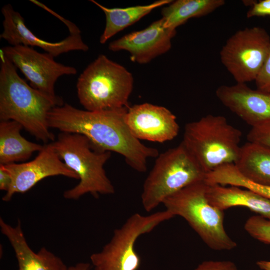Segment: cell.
<instances>
[{
  "instance_id": "27",
  "label": "cell",
  "mask_w": 270,
  "mask_h": 270,
  "mask_svg": "<svg viewBox=\"0 0 270 270\" xmlns=\"http://www.w3.org/2000/svg\"><path fill=\"white\" fill-rule=\"evenodd\" d=\"M194 270H238L236 264L230 261H204Z\"/></svg>"
},
{
  "instance_id": "18",
  "label": "cell",
  "mask_w": 270,
  "mask_h": 270,
  "mask_svg": "<svg viewBox=\"0 0 270 270\" xmlns=\"http://www.w3.org/2000/svg\"><path fill=\"white\" fill-rule=\"evenodd\" d=\"M23 128L13 120H0V164H8L24 161L36 152H40L44 146L28 141L20 134Z\"/></svg>"
},
{
  "instance_id": "4",
  "label": "cell",
  "mask_w": 270,
  "mask_h": 270,
  "mask_svg": "<svg viewBox=\"0 0 270 270\" xmlns=\"http://www.w3.org/2000/svg\"><path fill=\"white\" fill-rule=\"evenodd\" d=\"M51 143L60 159L80 180L76 186L64 192V198L78 200L88 193L94 196L114 193V186L104 169L111 152L95 149L87 138L76 133L61 132Z\"/></svg>"
},
{
  "instance_id": "8",
  "label": "cell",
  "mask_w": 270,
  "mask_h": 270,
  "mask_svg": "<svg viewBox=\"0 0 270 270\" xmlns=\"http://www.w3.org/2000/svg\"><path fill=\"white\" fill-rule=\"evenodd\" d=\"M174 216L166 210L148 216L136 213L130 216L114 230L111 240L102 250L90 256L94 270H138L140 264L135 250L138 238Z\"/></svg>"
},
{
  "instance_id": "3",
  "label": "cell",
  "mask_w": 270,
  "mask_h": 270,
  "mask_svg": "<svg viewBox=\"0 0 270 270\" xmlns=\"http://www.w3.org/2000/svg\"><path fill=\"white\" fill-rule=\"evenodd\" d=\"M242 136L224 116L208 114L186 124L181 143L206 174L236 163Z\"/></svg>"
},
{
  "instance_id": "14",
  "label": "cell",
  "mask_w": 270,
  "mask_h": 270,
  "mask_svg": "<svg viewBox=\"0 0 270 270\" xmlns=\"http://www.w3.org/2000/svg\"><path fill=\"white\" fill-rule=\"evenodd\" d=\"M176 30L164 26V19L154 22L144 29L128 34L108 44L112 52L126 50L134 62L145 64L168 52Z\"/></svg>"
},
{
  "instance_id": "2",
  "label": "cell",
  "mask_w": 270,
  "mask_h": 270,
  "mask_svg": "<svg viewBox=\"0 0 270 270\" xmlns=\"http://www.w3.org/2000/svg\"><path fill=\"white\" fill-rule=\"evenodd\" d=\"M16 68L0 50V120H13L37 140H54L50 130L49 112L64 104L60 96L52 97L28 84Z\"/></svg>"
},
{
  "instance_id": "5",
  "label": "cell",
  "mask_w": 270,
  "mask_h": 270,
  "mask_svg": "<svg viewBox=\"0 0 270 270\" xmlns=\"http://www.w3.org/2000/svg\"><path fill=\"white\" fill-rule=\"evenodd\" d=\"M133 86L132 74L102 54L79 76L77 94L80 104L87 110L128 108Z\"/></svg>"
},
{
  "instance_id": "23",
  "label": "cell",
  "mask_w": 270,
  "mask_h": 270,
  "mask_svg": "<svg viewBox=\"0 0 270 270\" xmlns=\"http://www.w3.org/2000/svg\"><path fill=\"white\" fill-rule=\"evenodd\" d=\"M244 230L254 238L270 244V220L260 216H254L246 221Z\"/></svg>"
},
{
  "instance_id": "15",
  "label": "cell",
  "mask_w": 270,
  "mask_h": 270,
  "mask_svg": "<svg viewBox=\"0 0 270 270\" xmlns=\"http://www.w3.org/2000/svg\"><path fill=\"white\" fill-rule=\"evenodd\" d=\"M220 102L252 127L270 122V94L246 84L222 85L216 91Z\"/></svg>"
},
{
  "instance_id": "26",
  "label": "cell",
  "mask_w": 270,
  "mask_h": 270,
  "mask_svg": "<svg viewBox=\"0 0 270 270\" xmlns=\"http://www.w3.org/2000/svg\"><path fill=\"white\" fill-rule=\"evenodd\" d=\"M246 3L250 6L246 13L248 18L254 16L270 17V0H260L258 2L248 0Z\"/></svg>"
},
{
  "instance_id": "9",
  "label": "cell",
  "mask_w": 270,
  "mask_h": 270,
  "mask_svg": "<svg viewBox=\"0 0 270 270\" xmlns=\"http://www.w3.org/2000/svg\"><path fill=\"white\" fill-rule=\"evenodd\" d=\"M270 48V36L262 28L254 26L237 31L220 52L222 64L236 83L255 80Z\"/></svg>"
},
{
  "instance_id": "16",
  "label": "cell",
  "mask_w": 270,
  "mask_h": 270,
  "mask_svg": "<svg viewBox=\"0 0 270 270\" xmlns=\"http://www.w3.org/2000/svg\"><path fill=\"white\" fill-rule=\"evenodd\" d=\"M2 233L10 243L17 259L18 270H68L58 256L45 248L36 252L28 246L18 220L15 226L0 219Z\"/></svg>"
},
{
  "instance_id": "20",
  "label": "cell",
  "mask_w": 270,
  "mask_h": 270,
  "mask_svg": "<svg viewBox=\"0 0 270 270\" xmlns=\"http://www.w3.org/2000/svg\"><path fill=\"white\" fill-rule=\"evenodd\" d=\"M171 0H159L152 4L136 6L125 8H108L94 0L90 2L96 4L104 12L106 25L102 34L100 42L106 43L110 38L125 28L134 24L147 15L153 10L170 3Z\"/></svg>"
},
{
  "instance_id": "12",
  "label": "cell",
  "mask_w": 270,
  "mask_h": 270,
  "mask_svg": "<svg viewBox=\"0 0 270 270\" xmlns=\"http://www.w3.org/2000/svg\"><path fill=\"white\" fill-rule=\"evenodd\" d=\"M126 122L137 139L162 143L175 138L180 126L176 116L167 108L144 103L130 106Z\"/></svg>"
},
{
  "instance_id": "6",
  "label": "cell",
  "mask_w": 270,
  "mask_h": 270,
  "mask_svg": "<svg viewBox=\"0 0 270 270\" xmlns=\"http://www.w3.org/2000/svg\"><path fill=\"white\" fill-rule=\"evenodd\" d=\"M204 180L191 184L166 198L162 204L174 216L183 218L211 249L230 250L236 242L224 227V212L212 205L206 198Z\"/></svg>"
},
{
  "instance_id": "7",
  "label": "cell",
  "mask_w": 270,
  "mask_h": 270,
  "mask_svg": "<svg viewBox=\"0 0 270 270\" xmlns=\"http://www.w3.org/2000/svg\"><path fill=\"white\" fill-rule=\"evenodd\" d=\"M206 176L182 143L159 154L144 183L141 194L144 208L151 212L169 196L204 180Z\"/></svg>"
},
{
  "instance_id": "29",
  "label": "cell",
  "mask_w": 270,
  "mask_h": 270,
  "mask_svg": "<svg viewBox=\"0 0 270 270\" xmlns=\"http://www.w3.org/2000/svg\"><path fill=\"white\" fill-rule=\"evenodd\" d=\"M68 270H92V266L89 263L79 262L68 267Z\"/></svg>"
},
{
  "instance_id": "13",
  "label": "cell",
  "mask_w": 270,
  "mask_h": 270,
  "mask_svg": "<svg viewBox=\"0 0 270 270\" xmlns=\"http://www.w3.org/2000/svg\"><path fill=\"white\" fill-rule=\"evenodd\" d=\"M4 20V30L0 34L10 46L23 45L42 49L54 58L74 50L86 52L88 46L82 40L80 32H70V35L58 42H49L39 38L27 27L23 17L10 4L2 8Z\"/></svg>"
},
{
  "instance_id": "11",
  "label": "cell",
  "mask_w": 270,
  "mask_h": 270,
  "mask_svg": "<svg viewBox=\"0 0 270 270\" xmlns=\"http://www.w3.org/2000/svg\"><path fill=\"white\" fill-rule=\"evenodd\" d=\"M4 166L12 177L10 186L2 198L5 202L10 200L15 194L26 192L48 176L60 175L79 180L76 172L60 159L51 142L44 144L38 155L31 161Z\"/></svg>"
},
{
  "instance_id": "21",
  "label": "cell",
  "mask_w": 270,
  "mask_h": 270,
  "mask_svg": "<svg viewBox=\"0 0 270 270\" xmlns=\"http://www.w3.org/2000/svg\"><path fill=\"white\" fill-rule=\"evenodd\" d=\"M224 0H176L164 6L162 18L166 27L176 28L193 18L206 16L224 5Z\"/></svg>"
},
{
  "instance_id": "28",
  "label": "cell",
  "mask_w": 270,
  "mask_h": 270,
  "mask_svg": "<svg viewBox=\"0 0 270 270\" xmlns=\"http://www.w3.org/2000/svg\"><path fill=\"white\" fill-rule=\"evenodd\" d=\"M12 177L4 165L0 164V190L7 192L11 185Z\"/></svg>"
},
{
  "instance_id": "19",
  "label": "cell",
  "mask_w": 270,
  "mask_h": 270,
  "mask_svg": "<svg viewBox=\"0 0 270 270\" xmlns=\"http://www.w3.org/2000/svg\"><path fill=\"white\" fill-rule=\"evenodd\" d=\"M234 165L250 180L270 186V148L248 142L241 146Z\"/></svg>"
},
{
  "instance_id": "10",
  "label": "cell",
  "mask_w": 270,
  "mask_h": 270,
  "mask_svg": "<svg viewBox=\"0 0 270 270\" xmlns=\"http://www.w3.org/2000/svg\"><path fill=\"white\" fill-rule=\"evenodd\" d=\"M0 50L18 68L34 88L56 98L54 85L57 80L64 75H74L76 69L56 62L50 54L41 53L32 47L23 45L10 46Z\"/></svg>"
},
{
  "instance_id": "17",
  "label": "cell",
  "mask_w": 270,
  "mask_h": 270,
  "mask_svg": "<svg viewBox=\"0 0 270 270\" xmlns=\"http://www.w3.org/2000/svg\"><path fill=\"white\" fill-rule=\"evenodd\" d=\"M206 198L212 205L222 210L244 206L270 220V200L250 190L234 186L208 184Z\"/></svg>"
},
{
  "instance_id": "1",
  "label": "cell",
  "mask_w": 270,
  "mask_h": 270,
  "mask_svg": "<svg viewBox=\"0 0 270 270\" xmlns=\"http://www.w3.org/2000/svg\"><path fill=\"white\" fill-rule=\"evenodd\" d=\"M128 108L90 111L65 103L50 110L48 125L50 128L61 132L82 134L95 149L116 152L124 156L130 167L144 172L147 170L148 160L156 158L159 152L132 135L125 120Z\"/></svg>"
},
{
  "instance_id": "25",
  "label": "cell",
  "mask_w": 270,
  "mask_h": 270,
  "mask_svg": "<svg viewBox=\"0 0 270 270\" xmlns=\"http://www.w3.org/2000/svg\"><path fill=\"white\" fill-rule=\"evenodd\" d=\"M254 82L257 90L270 94V48Z\"/></svg>"
},
{
  "instance_id": "30",
  "label": "cell",
  "mask_w": 270,
  "mask_h": 270,
  "mask_svg": "<svg viewBox=\"0 0 270 270\" xmlns=\"http://www.w3.org/2000/svg\"><path fill=\"white\" fill-rule=\"evenodd\" d=\"M257 266L262 270H270V262L260 260L256 262Z\"/></svg>"
},
{
  "instance_id": "24",
  "label": "cell",
  "mask_w": 270,
  "mask_h": 270,
  "mask_svg": "<svg viewBox=\"0 0 270 270\" xmlns=\"http://www.w3.org/2000/svg\"><path fill=\"white\" fill-rule=\"evenodd\" d=\"M248 142L270 148V122L252 127L247 135Z\"/></svg>"
},
{
  "instance_id": "22",
  "label": "cell",
  "mask_w": 270,
  "mask_h": 270,
  "mask_svg": "<svg viewBox=\"0 0 270 270\" xmlns=\"http://www.w3.org/2000/svg\"><path fill=\"white\" fill-rule=\"evenodd\" d=\"M214 184L234 186L250 190L270 200V186L252 182L238 172L234 164H227L218 167L211 174Z\"/></svg>"
}]
</instances>
